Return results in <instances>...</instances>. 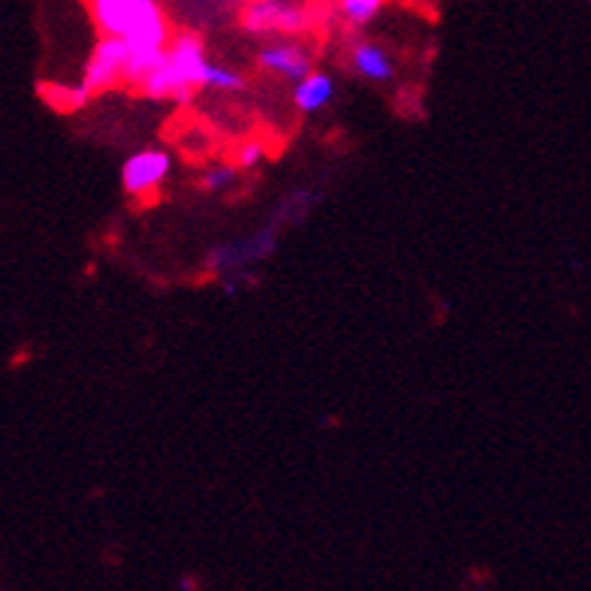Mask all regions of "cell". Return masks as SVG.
I'll list each match as a JSON object with an SVG mask.
<instances>
[{"label": "cell", "instance_id": "obj_7", "mask_svg": "<svg viewBox=\"0 0 591 591\" xmlns=\"http://www.w3.org/2000/svg\"><path fill=\"white\" fill-rule=\"evenodd\" d=\"M335 97V82H332L330 73L311 70L302 79L296 82L293 88V107L302 112V115H314L320 109H326Z\"/></svg>", "mask_w": 591, "mask_h": 591}, {"label": "cell", "instance_id": "obj_6", "mask_svg": "<svg viewBox=\"0 0 591 591\" xmlns=\"http://www.w3.org/2000/svg\"><path fill=\"white\" fill-rule=\"evenodd\" d=\"M238 245H221V248H214L209 254V272H224V269H236L242 263L250 260H263V257H269L275 248V233L272 230H263L257 238H248V242H242V250H236Z\"/></svg>", "mask_w": 591, "mask_h": 591}, {"label": "cell", "instance_id": "obj_4", "mask_svg": "<svg viewBox=\"0 0 591 591\" xmlns=\"http://www.w3.org/2000/svg\"><path fill=\"white\" fill-rule=\"evenodd\" d=\"M136 88H140V94L145 97H154V100H176V103H190L193 94L200 91V88H193V85L188 82V76H185L181 67L172 60L169 48H166L164 60H160Z\"/></svg>", "mask_w": 591, "mask_h": 591}, {"label": "cell", "instance_id": "obj_5", "mask_svg": "<svg viewBox=\"0 0 591 591\" xmlns=\"http://www.w3.org/2000/svg\"><path fill=\"white\" fill-rule=\"evenodd\" d=\"M257 64L266 73H278V76H285L290 82H302L308 73L314 70L311 52L305 46H299V43H275V46L260 48Z\"/></svg>", "mask_w": 591, "mask_h": 591}, {"label": "cell", "instance_id": "obj_1", "mask_svg": "<svg viewBox=\"0 0 591 591\" xmlns=\"http://www.w3.org/2000/svg\"><path fill=\"white\" fill-rule=\"evenodd\" d=\"M127 60H131V46L124 36L103 34L100 43L91 52L88 58V67H85L82 82L91 88V94H100V91H109L119 82H124V73H127Z\"/></svg>", "mask_w": 591, "mask_h": 591}, {"label": "cell", "instance_id": "obj_14", "mask_svg": "<svg viewBox=\"0 0 591 591\" xmlns=\"http://www.w3.org/2000/svg\"><path fill=\"white\" fill-rule=\"evenodd\" d=\"M181 589H200V586H197V582H193V580H181Z\"/></svg>", "mask_w": 591, "mask_h": 591}, {"label": "cell", "instance_id": "obj_12", "mask_svg": "<svg viewBox=\"0 0 591 591\" xmlns=\"http://www.w3.org/2000/svg\"><path fill=\"white\" fill-rule=\"evenodd\" d=\"M233 178H236V169L233 166H212V169H205L200 178V190L205 193H221L233 185Z\"/></svg>", "mask_w": 591, "mask_h": 591}, {"label": "cell", "instance_id": "obj_11", "mask_svg": "<svg viewBox=\"0 0 591 591\" xmlns=\"http://www.w3.org/2000/svg\"><path fill=\"white\" fill-rule=\"evenodd\" d=\"M245 85H248L245 76H238L236 70H226L218 64H209V70H205V88H212V91H242Z\"/></svg>", "mask_w": 591, "mask_h": 591}, {"label": "cell", "instance_id": "obj_13", "mask_svg": "<svg viewBox=\"0 0 591 591\" xmlns=\"http://www.w3.org/2000/svg\"><path fill=\"white\" fill-rule=\"evenodd\" d=\"M260 157H263V145L260 143L242 145V148H238V154H236V166H242V169H248V166L260 164Z\"/></svg>", "mask_w": 591, "mask_h": 591}, {"label": "cell", "instance_id": "obj_9", "mask_svg": "<svg viewBox=\"0 0 591 591\" xmlns=\"http://www.w3.org/2000/svg\"><path fill=\"white\" fill-rule=\"evenodd\" d=\"M40 97H43L52 109H58V112H76V109H82L94 94H91V88L82 82L76 85V88H70V85H43V88H40Z\"/></svg>", "mask_w": 591, "mask_h": 591}, {"label": "cell", "instance_id": "obj_2", "mask_svg": "<svg viewBox=\"0 0 591 591\" xmlns=\"http://www.w3.org/2000/svg\"><path fill=\"white\" fill-rule=\"evenodd\" d=\"M242 27L248 34L293 36L305 27V12L290 0H254L242 12Z\"/></svg>", "mask_w": 591, "mask_h": 591}, {"label": "cell", "instance_id": "obj_10", "mask_svg": "<svg viewBox=\"0 0 591 591\" xmlns=\"http://www.w3.org/2000/svg\"><path fill=\"white\" fill-rule=\"evenodd\" d=\"M383 3L387 0H338V7H342L344 19L356 27H363L368 24L380 10H383Z\"/></svg>", "mask_w": 591, "mask_h": 591}, {"label": "cell", "instance_id": "obj_8", "mask_svg": "<svg viewBox=\"0 0 591 591\" xmlns=\"http://www.w3.org/2000/svg\"><path fill=\"white\" fill-rule=\"evenodd\" d=\"M350 60H354V70L368 82H390L395 76V64L378 43H356Z\"/></svg>", "mask_w": 591, "mask_h": 591}, {"label": "cell", "instance_id": "obj_3", "mask_svg": "<svg viewBox=\"0 0 591 591\" xmlns=\"http://www.w3.org/2000/svg\"><path fill=\"white\" fill-rule=\"evenodd\" d=\"M169 169H172L169 154L157 152V148H143L121 169V188L127 197H152L166 181Z\"/></svg>", "mask_w": 591, "mask_h": 591}]
</instances>
